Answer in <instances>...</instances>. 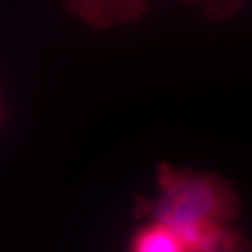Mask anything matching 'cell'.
I'll list each match as a JSON object with an SVG mask.
<instances>
[{"mask_svg": "<svg viewBox=\"0 0 252 252\" xmlns=\"http://www.w3.org/2000/svg\"><path fill=\"white\" fill-rule=\"evenodd\" d=\"M161 195L144 209L146 219L181 226L230 225L239 213V201L231 186L214 176L163 171Z\"/></svg>", "mask_w": 252, "mask_h": 252, "instance_id": "obj_1", "label": "cell"}, {"mask_svg": "<svg viewBox=\"0 0 252 252\" xmlns=\"http://www.w3.org/2000/svg\"><path fill=\"white\" fill-rule=\"evenodd\" d=\"M126 252H187L178 232L162 220L147 219L137 226Z\"/></svg>", "mask_w": 252, "mask_h": 252, "instance_id": "obj_2", "label": "cell"}, {"mask_svg": "<svg viewBox=\"0 0 252 252\" xmlns=\"http://www.w3.org/2000/svg\"><path fill=\"white\" fill-rule=\"evenodd\" d=\"M1 110H2V105H1V97H0V116H1Z\"/></svg>", "mask_w": 252, "mask_h": 252, "instance_id": "obj_3", "label": "cell"}]
</instances>
